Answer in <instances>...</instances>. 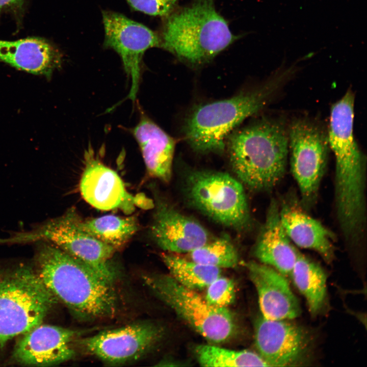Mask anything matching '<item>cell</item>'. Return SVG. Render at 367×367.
<instances>
[{
    "mask_svg": "<svg viewBox=\"0 0 367 367\" xmlns=\"http://www.w3.org/2000/svg\"><path fill=\"white\" fill-rule=\"evenodd\" d=\"M182 188L188 203L216 223L238 231L250 226L244 186L229 174L192 170L185 176Z\"/></svg>",
    "mask_w": 367,
    "mask_h": 367,
    "instance_id": "obj_7",
    "label": "cell"
},
{
    "mask_svg": "<svg viewBox=\"0 0 367 367\" xmlns=\"http://www.w3.org/2000/svg\"><path fill=\"white\" fill-rule=\"evenodd\" d=\"M143 279L160 299L207 340L220 343L234 334V319L226 307L209 304L195 290L181 285L170 275L147 274Z\"/></svg>",
    "mask_w": 367,
    "mask_h": 367,
    "instance_id": "obj_9",
    "label": "cell"
},
{
    "mask_svg": "<svg viewBox=\"0 0 367 367\" xmlns=\"http://www.w3.org/2000/svg\"><path fill=\"white\" fill-rule=\"evenodd\" d=\"M25 0H0V14L17 13L23 8Z\"/></svg>",
    "mask_w": 367,
    "mask_h": 367,
    "instance_id": "obj_29",
    "label": "cell"
},
{
    "mask_svg": "<svg viewBox=\"0 0 367 367\" xmlns=\"http://www.w3.org/2000/svg\"><path fill=\"white\" fill-rule=\"evenodd\" d=\"M132 132L148 174L162 182H169L172 177L174 139L144 114Z\"/></svg>",
    "mask_w": 367,
    "mask_h": 367,
    "instance_id": "obj_21",
    "label": "cell"
},
{
    "mask_svg": "<svg viewBox=\"0 0 367 367\" xmlns=\"http://www.w3.org/2000/svg\"><path fill=\"white\" fill-rule=\"evenodd\" d=\"M354 94L348 90L332 104L327 136L335 159L334 197L338 221L355 224L365 218V158L353 135Z\"/></svg>",
    "mask_w": 367,
    "mask_h": 367,
    "instance_id": "obj_3",
    "label": "cell"
},
{
    "mask_svg": "<svg viewBox=\"0 0 367 367\" xmlns=\"http://www.w3.org/2000/svg\"><path fill=\"white\" fill-rule=\"evenodd\" d=\"M189 253L193 261L221 269L234 268L239 261L237 249L230 237L225 234L211 238Z\"/></svg>",
    "mask_w": 367,
    "mask_h": 367,
    "instance_id": "obj_26",
    "label": "cell"
},
{
    "mask_svg": "<svg viewBox=\"0 0 367 367\" xmlns=\"http://www.w3.org/2000/svg\"><path fill=\"white\" fill-rule=\"evenodd\" d=\"M281 224L292 243L315 251L327 262L334 258V234L319 221L308 215L295 199L279 203Z\"/></svg>",
    "mask_w": 367,
    "mask_h": 367,
    "instance_id": "obj_18",
    "label": "cell"
},
{
    "mask_svg": "<svg viewBox=\"0 0 367 367\" xmlns=\"http://www.w3.org/2000/svg\"><path fill=\"white\" fill-rule=\"evenodd\" d=\"M195 352L199 363L204 366H269L258 353L250 351L200 345L196 347Z\"/></svg>",
    "mask_w": 367,
    "mask_h": 367,
    "instance_id": "obj_25",
    "label": "cell"
},
{
    "mask_svg": "<svg viewBox=\"0 0 367 367\" xmlns=\"http://www.w3.org/2000/svg\"><path fill=\"white\" fill-rule=\"evenodd\" d=\"M290 276L305 298L311 314H318L324 307L327 298V276L324 270L299 252Z\"/></svg>",
    "mask_w": 367,
    "mask_h": 367,
    "instance_id": "obj_22",
    "label": "cell"
},
{
    "mask_svg": "<svg viewBox=\"0 0 367 367\" xmlns=\"http://www.w3.org/2000/svg\"><path fill=\"white\" fill-rule=\"evenodd\" d=\"M294 70V66L281 69L255 89L196 106L184 125L190 146L199 153H222L230 133L245 119L263 109Z\"/></svg>",
    "mask_w": 367,
    "mask_h": 367,
    "instance_id": "obj_4",
    "label": "cell"
},
{
    "mask_svg": "<svg viewBox=\"0 0 367 367\" xmlns=\"http://www.w3.org/2000/svg\"><path fill=\"white\" fill-rule=\"evenodd\" d=\"M135 11L164 18L173 12L179 0H126Z\"/></svg>",
    "mask_w": 367,
    "mask_h": 367,
    "instance_id": "obj_28",
    "label": "cell"
},
{
    "mask_svg": "<svg viewBox=\"0 0 367 367\" xmlns=\"http://www.w3.org/2000/svg\"><path fill=\"white\" fill-rule=\"evenodd\" d=\"M246 266L257 291L261 316L290 320L300 314L299 303L284 275L260 263L249 261Z\"/></svg>",
    "mask_w": 367,
    "mask_h": 367,
    "instance_id": "obj_17",
    "label": "cell"
},
{
    "mask_svg": "<svg viewBox=\"0 0 367 367\" xmlns=\"http://www.w3.org/2000/svg\"><path fill=\"white\" fill-rule=\"evenodd\" d=\"M162 328L151 322L110 329L82 339L88 353L109 364L123 363L145 354L161 338Z\"/></svg>",
    "mask_w": 367,
    "mask_h": 367,
    "instance_id": "obj_14",
    "label": "cell"
},
{
    "mask_svg": "<svg viewBox=\"0 0 367 367\" xmlns=\"http://www.w3.org/2000/svg\"><path fill=\"white\" fill-rule=\"evenodd\" d=\"M155 209L149 228L155 244L168 253H189L211 239L207 230L198 221L155 196Z\"/></svg>",
    "mask_w": 367,
    "mask_h": 367,
    "instance_id": "obj_15",
    "label": "cell"
},
{
    "mask_svg": "<svg viewBox=\"0 0 367 367\" xmlns=\"http://www.w3.org/2000/svg\"><path fill=\"white\" fill-rule=\"evenodd\" d=\"M102 17L104 30L103 46L114 50L121 58L132 82L127 97L134 101L139 89L143 55L150 48H160L159 34L116 12L103 10Z\"/></svg>",
    "mask_w": 367,
    "mask_h": 367,
    "instance_id": "obj_11",
    "label": "cell"
},
{
    "mask_svg": "<svg viewBox=\"0 0 367 367\" xmlns=\"http://www.w3.org/2000/svg\"><path fill=\"white\" fill-rule=\"evenodd\" d=\"M40 242L37 273L58 300L82 320L115 316L117 297L113 282L55 245Z\"/></svg>",
    "mask_w": 367,
    "mask_h": 367,
    "instance_id": "obj_1",
    "label": "cell"
},
{
    "mask_svg": "<svg viewBox=\"0 0 367 367\" xmlns=\"http://www.w3.org/2000/svg\"><path fill=\"white\" fill-rule=\"evenodd\" d=\"M79 188L84 199L99 210L118 208L129 215L136 206L154 207L153 200L145 195L134 197L129 193L117 173L96 158L91 147L85 151Z\"/></svg>",
    "mask_w": 367,
    "mask_h": 367,
    "instance_id": "obj_12",
    "label": "cell"
},
{
    "mask_svg": "<svg viewBox=\"0 0 367 367\" xmlns=\"http://www.w3.org/2000/svg\"><path fill=\"white\" fill-rule=\"evenodd\" d=\"M289 150L292 174L298 186L301 205L310 208L316 202L327 164V132L308 118L294 120L288 126Z\"/></svg>",
    "mask_w": 367,
    "mask_h": 367,
    "instance_id": "obj_10",
    "label": "cell"
},
{
    "mask_svg": "<svg viewBox=\"0 0 367 367\" xmlns=\"http://www.w3.org/2000/svg\"><path fill=\"white\" fill-rule=\"evenodd\" d=\"M57 301L29 266H20L0 277V351L41 324Z\"/></svg>",
    "mask_w": 367,
    "mask_h": 367,
    "instance_id": "obj_6",
    "label": "cell"
},
{
    "mask_svg": "<svg viewBox=\"0 0 367 367\" xmlns=\"http://www.w3.org/2000/svg\"><path fill=\"white\" fill-rule=\"evenodd\" d=\"M230 164L237 178L253 192L273 189L285 174L288 126L281 118H265L229 137Z\"/></svg>",
    "mask_w": 367,
    "mask_h": 367,
    "instance_id": "obj_2",
    "label": "cell"
},
{
    "mask_svg": "<svg viewBox=\"0 0 367 367\" xmlns=\"http://www.w3.org/2000/svg\"><path fill=\"white\" fill-rule=\"evenodd\" d=\"M80 225L90 234L116 249L125 245L139 229L135 216L109 215L87 220L81 218Z\"/></svg>",
    "mask_w": 367,
    "mask_h": 367,
    "instance_id": "obj_23",
    "label": "cell"
},
{
    "mask_svg": "<svg viewBox=\"0 0 367 367\" xmlns=\"http://www.w3.org/2000/svg\"><path fill=\"white\" fill-rule=\"evenodd\" d=\"M81 218L75 208H70L61 216L31 230L15 232L8 237L0 238V244L35 242L50 243L113 282L115 272L110 261L116 249L83 229L80 225Z\"/></svg>",
    "mask_w": 367,
    "mask_h": 367,
    "instance_id": "obj_8",
    "label": "cell"
},
{
    "mask_svg": "<svg viewBox=\"0 0 367 367\" xmlns=\"http://www.w3.org/2000/svg\"><path fill=\"white\" fill-rule=\"evenodd\" d=\"M78 333L49 325H39L23 334L15 346L13 357L18 363L33 366H50L72 358Z\"/></svg>",
    "mask_w": 367,
    "mask_h": 367,
    "instance_id": "obj_16",
    "label": "cell"
},
{
    "mask_svg": "<svg viewBox=\"0 0 367 367\" xmlns=\"http://www.w3.org/2000/svg\"><path fill=\"white\" fill-rule=\"evenodd\" d=\"M0 62L49 80L54 71L60 68L62 56L48 40L31 37L13 41L0 40Z\"/></svg>",
    "mask_w": 367,
    "mask_h": 367,
    "instance_id": "obj_20",
    "label": "cell"
},
{
    "mask_svg": "<svg viewBox=\"0 0 367 367\" xmlns=\"http://www.w3.org/2000/svg\"><path fill=\"white\" fill-rule=\"evenodd\" d=\"M254 342L257 353L269 366H297L306 359L311 346L310 334L287 320H256Z\"/></svg>",
    "mask_w": 367,
    "mask_h": 367,
    "instance_id": "obj_13",
    "label": "cell"
},
{
    "mask_svg": "<svg viewBox=\"0 0 367 367\" xmlns=\"http://www.w3.org/2000/svg\"><path fill=\"white\" fill-rule=\"evenodd\" d=\"M160 48L192 65L211 60L238 38L216 10L214 0H194L175 9L164 21Z\"/></svg>",
    "mask_w": 367,
    "mask_h": 367,
    "instance_id": "obj_5",
    "label": "cell"
},
{
    "mask_svg": "<svg viewBox=\"0 0 367 367\" xmlns=\"http://www.w3.org/2000/svg\"><path fill=\"white\" fill-rule=\"evenodd\" d=\"M161 257L170 275L178 282L196 290L206 287L221 276L220 268L188 260L174 253H163Z\"/></svg>",
    "mask_w": 367,
    "mask_h": 367,
    "instance_id": "obj_24",
    "label": "cell"
},
{
    "mask_svg": "<svg viewBox=\"0 0 367 367\" xmlns=\"http://www.w3.org/2000/svg\"><path fill=\"white\" fill-rule=\"evenodd\" d=\"M205 297L211 305L218 307H226L235 298L233 282L230 279L220 276L207 287Z\"/></svg>",
    "mask_w": 367,
    "mask_h": 367,
    "instance_id": "obj_27",
    "label": "cell"
},
{
    "mask_svg": "<svg viewBox=\"0 0 367 367\" xmlns=\"http://www.w3.org/2000/svg\"><path fill=\"white\" fill-rule=\"evenodd\" d=\"M253 253L260 263L272 267L284 276L290 275L299 251L281 224L279 203L274 198L269 203Z\"/></svg>",
    "mask_w": 367,
    "mask_h": 367,
    "instance_id": "obj_19",
    "label": "cell"
}]
</instances>
